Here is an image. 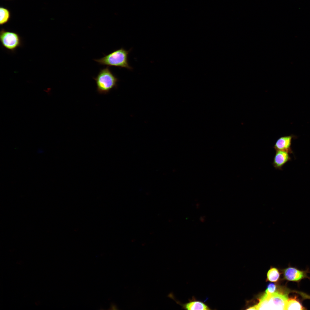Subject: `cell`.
I'll return each instance as SVG.
<instances>
[{
  "label": "cell",
  "mask_w": 310,
  "mask_h": 310,
  "mask_svg": "<svg viewBox=\"0 0 310 310\" xmlns=\"http://www.w3.org/2000/svg\"><path fill=\"white\" fill-rule=\"evenodd\" d=\"M0 40L4 48L12 51H15L22 44L21 38L18 34L3 29L0 31Z\"/></svg>",
  "instance_id": "4"
},
{
  "label": "cell",
  "mask_w": 310,
  "mask_h": 310,
  "mask_svg": "<svg viewBox=\"0 0 310 310\" xmlns=\"http://www.w3.org/2000/svg\"></svg>",
  "instance_id": "13"
},
{
  "label": "cell",
  "mask_w": 310,
  "mask_h": 310,
  "mask_svg": "<svg viewBox=\"0 0 310 310\" xmlns=\"http://www.w3.org/2000/svg\"><path fill=\"white\" fill-rule=\"evenodd\" d=\"M289 292L280 290L270 294L264 293L255 305L257 310H285Z\"/></svg>",
  "instance_id": "1"
},
{
  "label": "cell",
  "mask_w": 310,
  "mask_h": 310,
  "mask_svg": "<svg viewBox=\"0 0 310 310\" xmlns=\"http://www.w3.org/2000/svg\"><path fill=\"white\" fill-rule=\"evenodd\" d=\"M93 78L96 82L97 92L100 94H107L117 87L118 79L108 66L100 69L97 76Z\"/></svg>",
  "instance_id": "3"
},
{
  "label": "cell",
  "mask_w": 310,
  "mask_h": 310,
  "mask_svg": "<svg viewBox=\"0 0 310 310\" xmlns=\"http://www.w3.org/2000/svg\"><path fill=\"white\" fill-rule=\"evenodd\" d=\"M280 273L276 268L271 266L267 274L266 282H277L279 280Z\"/></svg>",
  "instance_id": "10"
},
{
  "label": "cell",
  "mask_w": 310,
  "mask_h": 310,
  "mask_svg": "<svg viewBox=\"0 0 310 310\" xmlns=\"http://www.w3.org/2000/svg\"><path fill=\"white\" fill-rule=\"evenodd\" d=\"M279 286L274 283H270L267 286L265 293L267 294H270L278 291Z\"/></svg>",
  "instance_id": "12"
},
{
  "label": "cell",
  "mask_w": 310,
  "mask_h": 310,
  "mask_svg": "<svg viewBox=\"0 0 310 310\" xmlns=\"http://www.w3.org/2000/svg\"><path fill=\"white\" fill-rule=\"evenodd\" d=\"M177 303L181 306L182 309L187 310H211L212 309L206 303L201 301L197 300L193 296L191 299H189V302L183 303L175 299L174 296H170Z\"/></svg>",
  "instance_id": "6"
},
{
  "label": "cell",
  "mask_w": 310,
  "mask_h": 310,
  "mask_svg": "<svg viewBox=\"0 0 310 310\" xmlns=\"http://www.w3.org/2000/svg\"><path fill=\"white\" fill-rule=\"evenodd\" d=\"M294 136L291 135L282 136L276 142L274 148L276 150H282L287 152L290 154L293 153L291 147L292 140Z\"/></svg>",
  "instance_id": "7"
},
{
  "label": "cell",
  "mask_w": 310,
  "mask_h": 310,
  "mask_svg": "<svg viewBox=\"0 0 310 310\" xmlns=\"http://www.w3.org/2000/svg\"><path fill=\"white\" fill-rule=\"evenodd\" d=\"M0 24L3 25L7 23L9 20L11 14L9 11L3 7H0Z\"/></svg>",
  "instance_id": "11"
},
{
  "label": "cell",
  "mask_w": 310,
  "mask_h": 310,
  "mask_svg": "<svg viewBox=\"0 0 310 310\" xmlns=\"http://www.w3.org/2000/svg\"><path fill=\"white\" fill-rule=\"evenodd\" d=\"M289 154L285 151L276 150L272 163L273 166L276 169L282 170L283 166L291 160Z\"/></svg>",
  "instance_id": "8"
},
{
  "label": "cell",
  "mask_w": 310,
  "mask_h": 310,
  "mask_svg": "<svg viewBox=\"0 0 310 310\" xmlns=\"http://www.w3.org/2000/svg\"><path fill=\"white\" fill-rule=\"evenodd\" d=\"M283 279L288 281L299 282L305 278L310 279L307 275L308 271H301L296 268L289 266L282 271Z\"/></svg>",
  "instance_id": "5"
},
{
  "label": "cell",
  "mask_w": 310,
  "mask_h": 310,
  "mask_svg": "<svg viewBox=\"0 0 310 310\" xmlns=\"http://www.w3.org/2000/svg\"><path fill=\"white\" fill-rule=\"evenodd\" d=\"M305 308L296 296L288 298L285 310H303Z\"/></svg>",
  "instance_id": "9"
},
{
  "label": "cell",
  "mask_w": 310,
  "mask_h": 310,
  "mask_svg": "<svg viewBox=\"0 0 310 310\" xmlns=\"http://www.w3.org/2000/svg\"><path fill=\"white\" fill-rule=\"evenodd\" d=\"M130 51V50L127 51L121 48L100 59L94 60L101 65L124 68L131 70L132 68L129 65L128 60Z\"/></svg>",
  "instance_id": "2"
}]
</instances>
